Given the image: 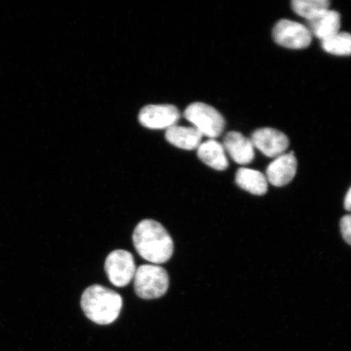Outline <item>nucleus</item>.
<instances>
[{"label": "nucleus", "mask_w": 351, "mask_h": 351, "mask_svg": "<svg viewBox=\"0 0 351 351\" xmlns=\"http://www.w3.org/2000/svg\"><path fill=\"white\" fill-rule=\"evenodd\" d=\"M274 41L289 49H304L310 46L313 34L307 26L291 20H280L273 30Z\"/></svg>", "instance_id": "39448f33"}, {"label": "nucleus", "mask_w": 351, "mask_h": 351, "mask_svg": "<svg viewBox=\"0 0 351 351\" xmlns=\"http://www.w3.org/2000/svg\"><path fill=\"white\" fill-rule=\"evenodd\" d=\"M235 181L241 189L256 195L266 194L269 186V182L265 174L260 171L247 168L239 169L236 173Z\"/></svg>", "instance_id": "4468645a"}, {"label": "nucleus", "mask_w": 351, "mask_h": 351, "mask_svg": "<svg viewBox=\"0 0 351 351\" xmlns=\"http://www.w3.org/2000/svg\"><path fill=\"white\" fill-rule=\"evenodd\" d=\"M340 227L344 240L351 245V215H348L341 219Z\"/></svg>", "instance_id": "f3484780"}, {"label": "nucleus", "mask_w": 351, "mask_h": 351, "mask_svg": "<svg viewBox=\"0 0 351 351\" xmlns=\"http://www.w3.org/2000/svg\"><path fill=\"white\" fill-rule=\"evenodd\" d=\"M122 305L119 293L99 285L88 287L82 296L81 306L87 318L102 326L115 322Z\"/></svg>", "instance_id": "f03ea898"}, {"label": "nucleus", "mask_w": 351, "mask_h": 351, "mask_svg": "<svg viewBox=\"0 0 351 351\" xmlns=\"http://www.w3.org/2000/svg\"><path fill=\"white\" fill-rule=\"evenodd\" d=\"M186 119L203 136L210 139L217 138L225 129L226 121L216 108L204 103H194L184 112Z\"/></svg>", "instance_id": "20e7f679"}, {"label": "nucleus", "mask_w": 351, "mask_h": 351, "mask_svg": "<svg viewBox=\"0 0 351 351\" xmlns=\"http://www.w3.org/2000/svg\"><path fill=\"white\" fill-rule=\"evenodd\" d=\"M179 118V110L170 104L148 105L140 111L138 115L141 125L152 130H168L176 125Z\"/></svg>", "instance_id": "0eeeda50"}, {"label": "nucleus", "mask_w": 351, "mask_h": 351, "mask_svg": "<svg viewBox=\"0 0 351 351\" xmlns=\"http://www.w3.org/2000/svg\"><path fill=\"white\" fill-rule=\"evenodd\" d=\"M134 278L135 292L143 300L160 298L165 295L169 287L168 273L156 265L138 267Z\"/></svg>", "instance_id": "7ed1b4c3"}, {"label": "nucleus", "mask_w": 351, "mask_h": 351, "mask_svg": "<svg viewBox=\"0 0 351 351\" xmlns=\"http://www.w3.org/2000/svg\"><path fill=\"white\" fill-rule=\"evenodd\" d=\"M203 134L195 127L173 125L167 130L165 138L167 141L173 146L184 150H195L200 146Z\"/></svg>", "instance_id": "f8f14e48"}, {"label": "nucleus", "mask_w": 351, "mask_h": 351, "mask_svg": "<svg viewBox=\"0 0 351 351\" xmlns=\"http://www.w3.org/2000/svg\"><path fill=\"white\" fill-rule=\"evenodd\" d=\"M133 241L139 256L154 265L169 261L173 254V241L159 222L144 219L135 228Z\"/></svg>", "instance_id": "f257e3e1"}, {"label": "nucleus", "mask_w": 351, "mask_h": 351, "mask_svg": "<svg viewBox=\"0 0 351 351\" xmlns=\"http://www.w3.org/2000/svg\"><path fill=\"white\" fill-rule=\"evenodd\" d=\"M197 156L205 165L218 171L226 170L229 167L226 152L222 144L215 139L202 143L197 149Z\"/></svg>", "instance_id": "ddd939ff"}, {"label": "nucleus", "mask_w": 351, "mask_h": 351, "mask_svg": "<svg viewBox=\"0 0 351 351\" xmlns=\"http://www.w3.org/2000/svg\"><path fill=\"white\" fill-rule=\"evenodd\" d=\"M292 10L296 14L307 21L313 19L320 13L329 10L330 2L328 0H293Z\"/></svg>", "instance_id": "2eb2a0df"}, {"label": "nucleus", "mask_w": 351, "mask_h": 351, "mask_svg": "<svg viewBox=\"0 0 351 351\" xmlns=\"http://www.w3.org/2000/svg\"><path fill=\"white\" fill-rule=\"evenodd\" d=\"M307 22L311 34L322 41L340 32L341 15L336 11L328 10Z\"/></svg>", "instance_id": "9b49d317"}, {"label": "nucleus", "mask_w": 351, "mask_h": 351, "mask_svg": "<svg viewBox=\"0 0 351 351\" xmlns=\"http://www.w3.org/2000/svg\"><path fill=\"white\" fill-rule=\"evenodd\" d=\"M344 207L346 210L351 213V187L346 194L344 202Z\"/></svg>", "instance_id": "a211bd4d"}, {"label": "nucleus", "mask_w": 351, "mask_h": 351, "mask_svg": "<svg viewBox=\"0 0 351 351\" xmlns=\"http://www.w3.org/2000/svg\"><path fill=\"white\" fill-rule=\"evenodd\" d=\"M298 162L293 152L285 153L275 158L266 171L267 182L276 187L288 185L295 177Z\"/></svg>", "instance_id": "1a4fd4ad"}, {"label": "nucleus", "mask_w": 351, "mask_h": 351, "mask_svg": "<svg viewBox=\"0 0 351 351\" xmlns=\"http://www.w3.org/2000/svg\"><path fill=\"white\" fill-rule=\"evenodd\" d=\"M136 266L133 256L124 250H117L108 254L105 261V271L110 282L117 287H124L134 278Z\"/></svg>", "instance_id": "423d86ee"}, {"label": "nucleus", "mask_w": 351, "mask_h": 351, "mask_svg": "<svg viewBox=\"0 0 351 351\" xmlns=\"http://www.w3.org/2000/svg\"><path fill=\"white\" fill-rule=\"evenodd\" d=\"M322 47L329 54L346 56L351 55V34L339 32L322 41Z\"/></svg>", "instance_id": "dca6fc26"}, {"label": "nucleus", "mask_w": 351, "mask_h": 351, "mask_svg": "<svg viewBox=\"0 0 351 351\" xmlns=\"http://www.w3.org/2000/svg\"><path fill=\"white\" fill-rule=\"evenodd\" d=\"M251 140L254 148L270 158L283 155L289 146L287 136L282 132L271 128H262L254 131Z\"/></svg>", "instance_id": "6e6552de"}, {"label": "nucleus", "mask_w": 351, "mask_h": 351, "mask_svg": "<svg viewBox=\"0 0 351 351\" xmlns=\"http://www.w3.org/2000/svg\"><path fill=\"white\" fill-rule=\"evenodd\" d=\"M223 148L237 164L245 165L254 159V147L252 140L239 132H230L223 139Z\"/></svg>", "instance_id": "9d476101"}]
</instances>
